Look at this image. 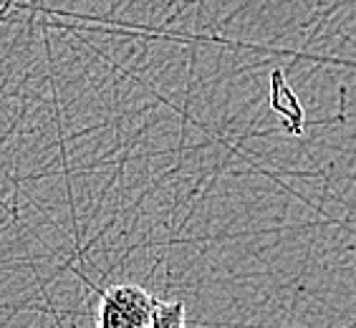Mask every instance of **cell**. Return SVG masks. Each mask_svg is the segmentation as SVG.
Listing matches in <instances>:
<instances>
[{
    "label": "cell",
    "mask_w": 356,
    "mask_h": 328,
    "mask_svg": "<svg viewBox=\"0 0 356 328\" xmlns=\"http://www.w3.org/2000/svg\"><path fill=\"white\" fill-rule=\"evenodd\" d=\"M149 328H187V313L182 301H159Z\"/></svg>",
    "instance_id": "7a4b0ae2"
},
{
    "label": "cell",
    "mask_w": 356,
    "mask_h": 328,
    "mask_svg": "<svg viewBox=\"0 0 356 328\" xmlns=\"http://www.w3.org/2000/svg\"><path fill=\"white\" fill-rule=\"evenodd\" d=\"M96 293V328H149L154 321L159 298L137 283H117Z\"/></svg>",
    "instance_id": "6da1fadb"
}]
</instances>
